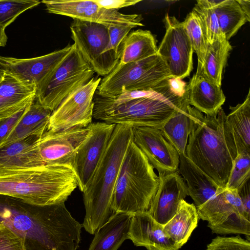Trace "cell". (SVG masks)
<instances>
[{
  "label": "cell",
  "instance_id": "7bdbcfd3",
  "mask_svg": "<svg viewBox=\"0 0 250 250\" xmlns=\"http://www.w3.org/2000/svg\"><path fill=\"white\" fill-rule=\"evenodd\" d=\"M5 29V28L0 24V47L5 46L7 43L8 38Z\"/></svg>",
  "mask_w": 250,
  "mask_h": 250
},
{
  "label": "cell",
  "instance_id": "d4e9b609",
  "mask_svg": "<svg viewBox=\"0 0 250 250\" xmlns=\"http://www.w3.org/2000/svg\"><path fill=\"white\" fill-rule=\"evenodd\" d=\"M131 213L113 212L95 232L88 250H117L128 239Z\"/></svg>",
  "mask_w": 250,
  "mask_h": 250
},
{
  "label": "cell",
  "instance_id": "836d02e7",
  "mask_svg": "<svg viewBox=\"0 0 250 250\" xmlns=\"http://www.w3.org/2000/svg\"><path fill=\"white\" fill-rule=\"evenodd\" d=\"M40 3L36 0H0V24L5 28L22 13Z\"/></svg>",
  "mask_w": 250,
  "mask_h": 250
},
{
  "label": "cell",
  "instance_id": "8fae6325",
  "mask_svg": "<svg viewBox=\"0 0 250 250\" xmlns=\"http://www.w3.org/2000/svg\"><path fill=\"white\" fill-rule=\"evenodd\" d=\"M101 79L93 77L66 97L52 112L47 130L58 131L88 126L92 122L93 99Z\"/></svg>",
  "mask_w": 250,
  "mask_h": 250
},
{
  "label": "cell",
  "instance_id": "2e32d148",
  "mask_svg": "<svg viewBox=\"0 0 250 250\" xmlns=\"http://www.w3.org/2000/svg\"><path fill=\"white\" fill-rule=\"evenodd\" d=\"M89 126L65 130H47L40 138L39 151L44 166L72 168L75 153L89 132Z\"/></svg>",
  "mask_w": 250,
  "mask_h": 250
},
{
  "label": "cell",
  "instance_id": "ba28073f",
  "mask_svg": "<svg viewBox=\"0 0 250 250\" xmlns=\"http://www.w3.org/2000/svg\"><path fill=\"white\" fill-rule=\"evenodd\" d=\"M94 73L73 44L68 55L37 88L35 100L53 112L70 94L88 83Z\"/></svg>",
  "mask_w": 250,
  "mask_h": 250
},
{
  "label": "cell",
  "instance_id": "4fadbf2b",
  "mask_svg": "<svg viewBox=\"0 0 250 250\" xmlns=\"http://www.w3.org/2000/svg\"><path fill=\"white\" fill-rule=\"evenodd\" d=\"M116 124L91 123L89 132L78 148L72 169L79 189L84 192L89 185L105 152Z\"/></svg>",
  "mask_w": 250,
  "mask_h": 250
},
{
  "label": "cell",
  "instance_id": "9c48e42d",
  "mask_svg": "<svg viewBox=\"0 0 250 250\" xmlns=\"http://www.w3.org/2000/svg\"><path fill=\"white\" fill-rule=\"evenodd\" d=\"M196 208L199 219L208 222L212 233L244 234L250 241V219L244 212L237 189L220 187L212 198Z\"/></svg>",
  "mask_w": 250,
  "mask_h": 250
},
{
  "label": "cell",
  "instance_id": "e0dca14e",
  "mask_svg": "<svg viewBox=\"0 0 250 250\" xmlns=\"http://www.w3.org/2000/svg\"><path fill=\"white\" fill-rule=\"evenodd\" d=\"M72 45L35 58L18 59L1 56L5 72L37 88L53 72L70 51Z\"/></svg>",
  "mask_w": 250,
  "mask_h": 250
},
{
  "label": "cell",
  "instance_id": "5b68a950",
  "mask_svg": "<svg viewBox=\"0 0 250 250\" xmlns=\"http://www.w3.org/2000/svg\"><path fill=\"white\" fill-rule=\"evenodd\" d=\"M77 187L72 168L65 166L0 171V195L34 205L65 202Z\"/></svg>",
  "mask_w": 250,
  "mask_h": 250
},
{
  "label": "cell",
  "instance_id": "484cf974",
  "mask_svg": "<svg viewBox=\"0 0 250 250\" xmlns=\"http://www.w3.org/2000/svg\"><path fill=\"white\" fill-rule=\"evenodd\" d=\"M52 112L35 99L0 147L30 135L42 136L47 130Z\"/></svg>",
  "mask_w": 250,
  "mask_h": 250
},
{
  "label": "cell",
  "instance_id": "f6af8a7d",
  "mask_svg": "<svg viewBox=\"0 0 250 250\" xmlns=\"http://www.w3.org/2000/svg\"><path fill=\"white\" fill-rule=\"evenodd\" d=\"M1 76H0V77H1Z\"/></svg>",
  "mask_w": 250,
  "mask_h": 250
},
{
  "label": "cell",
  "instance_id": "cb8c5ba5",
  "mask_svg": "<svg viewBox=\"0 0 250 250\" xmlns=\"http://www.w3.org/2000/svg\"><path fill=\"white\" fill-rule=\"evenodd\" d=\"M178 172L186 182L188 194L196 208L206 203L217 192L220 187L194 164L186 154L179 155Z\"/></svg>",
  "mask_w": 250,
  "mask_h": 250
},
{
  "label": "cell",
  "instance_id": "603a6c76",
  "mask_svg": "<svg viewBox=\"0 0 250 250\" xmlns=\"http://www.w3.org/2000/svg\"><path fill=\"white\" fill-rule=\"evenodd\" d=\"M200 113L189 104L186 90L179 108L160 129L179 155L186 154L189 135Z\"/></svg>",
  "mask_w": 250,
  "mask_h": 250
},
{
  "label": "cell",
  "instance_id": "1f68e13d",
  "mask_svg": "<svg viewBox=\"0 0 250 250\" xmlns=\"http://www.w3.org/2000/svg\"><path fill=\"white\" fill-rule=\"evenodd\" d=\"M197 15L208 43L226 39L220 28L215 12L208 0H197L193 8Z\"/></svg>",
  "mask_w": 250,
  "mask_h": 250
},
{
  "label": "cell",
  "instance_id": "4dcf8cb0",
  "mask_svg": "<svg viewBox=\"0 0 250 250\" xmlns=\"http://www.w3.org/2000/svg\"><path fill=\"white\" fill-rule=\"evenodd\" d=\"M216 15L221 31L229 41L248 21L236 0H208Z\"/></svg>",
  "mask_w": 250,
  "mask_h": 250
},
{
  "label": "cell",
  "instance_id": "277c9868",
  "mask_svg": "<svg viewBox=\"0 0 250 250\" xmlns=\"http://www.w3.org/2000/svg\"><path fill=\"white\" fill-rule=\"evenodd\" d=\"M132 140V125H116L98 167L87 188L83 192L85 215L82 227L91 234H94L113 213L111 201L114 187Z\"/></svg>",
  "mask_w": 250,
  "mask_h": 250
},
{
  "label": "cell",
  "instance_id": "8d00e7d4",
  "mask_svg": "<svg viewBox=\"0 0 250 250\" xmlns=\"http://www.w3.org/2000/svg\"><path fill=\"white\" fill-rule=\"evenodd\" d=\"M134 28L135 27L129 25L107 26L110 45L119 58L122 43L131 29Z\"/></svg>",
  "mask_w": 250,
  "mask_h": 250
},
{
  "label": "cell",
  "instance_id": "8992f818",
  "mask_svg": "<svg viewBox=\"0 0 250 250\" xmlns=\"http://www.w3.org/2000/svg\"><path fill=\"white\" fill-rule=\"evenodd\" d=\"M159 186V177L146 157L133 142L122 162L111 201L113 212L148 211Z\"/></svg>",
  "mask_w": 250,
  "mask_h": 250
},
{
  "label": "cell",
  "instance_id": "7c38bea8",
  "mask_svg": "<svg viewBox=\"0 0 250 250\" xmlns=\"http://www.w3.org/2000/svg\"><path fill=\"white\" fill-rule=\"evenodd\" d=\"M166 33L158 47L157 54L165 62L172 77L182 80L193 69L194 50L183 22L167 14Z\"/></svg>",
  "mask_w": 250,
  "mask_h": 250
},
{
  "label": "cell",
  "instance_id": "f1b7e54d",
  "mask_svg": "<svg viewBox=\"0 0 250 250\" xmlns=\"http://www.w3.org/2000/svg\"><path fill=\"white\" fill-rule=\"evenodd\" d=\"M226 122L231 132L237 154L250 153V91L245 101L229 107Z\"/></svg>",
  "mask_w": 250,
  "mask_h": 250
},
{
  "label": "cell",
  "instance_id": "52a82bcc",
  "mask_svg": "<svg viewBox=\"0 0 250 250\" xmlns=\"http://www.w3.org/2000/svg\"><path fill=\"white\" fill-rule=\"evenodd\" d=\"M171 77L167 64L157 53L135 62L125 64L118 62L101 79L96 93L114 99L125 92L154 88Z\"/></svg>",
  "mask_w": 250,
  "mask_h": 250
},
{
  "label": "cell",
  "instance_id": "74e56055",
  "mask_svg": "<svg viewBox=\"0 0 250 250\" xmlns=\"http://www.w3.org/2000/svg\"><path fill=\"white\" fill-rule=\"evenodd\" d=\"M0 250H24L21 240L1 224H0Z\"/></svg>",
  "mask_w": 250,
  "mask_h": 250
},
{
  "label": "cell",
  "instance_id": "44dd1931",
  "mask_svg": "<svg viewBox=\"0 0 250 250\" xmlns=\"http://www.w3.org/2000/svg\"><path fill=\"white\" fill-rule=\"evenodd\" d=\"M36 87L4 72L0 79V120L12 117L35 100Z\"/></svg>",
  "mask_w": 250,
  "mask_h": 250
},
{
  "label": "cell",
  "instance_id": "d6986e66",
  "mask_svg": "<svg viewBox=\"0 0 250 250\" xmlns=\"http://www.w3.org/2000/svg\"><path fill=\"white\" fill-rule=\"evenodd\" d=\"M128 239L137 247L147 250H179L165 233L164 226L157 222L148 211L132 213Z\"/></svg>",
  "mask_w": 250,
  "mask_h": 250
},
{
  "label": "cell",
  "instance_id": "83f0119b",
  "mask_svg": "<svg viewBox=\"0 0 250 250\" xmlns=\"http://www.w3.org/2000/svg\"><path fill=\"white\" fill-rule=\"evenodd\" d=\"M154 36L147 30L130 32L122 43L119 63L122 64L139 61L157 53Z\"/></svg>",
  "mask_w": 250,
  "mask_h": 250
},
{
  "label": "cell",
  "instance_id": "7402d4cb",
  "mask_svg": "<svg viewBox=\"0 0 250 250\" xmlns=\"http://www.w3.org/2000/svg\"><path fill=\"white\" fill-rule=\"evenodd\" d=\"M188 103L205 115L216 116L226 100L219 86L196 72L187 85Z\"/></svg>",
  "mask_w": 250,
  "mask_h": 250
},
{
  "label": "cell",
  "instance_id": "ffe728a7",
  "mask_svg": "<svg viewBox=\"0 0 250 250\" xmlns=\"http://www.w3.org/2000/svg\"><path fill=\"white\" fill-rule=\"evenodd\" d=\"M41 137L30 135L0 147V171L44 166L39 151Z\"/></svg>",
  "mask_w": 250,
  "mask_h": 250
},
{
  "label": "cell",
  "instance_id": "e575fe53",
  "mask_svg": "<svg viewBox=\"0 0 250 250\" xmlns=\"http://www.w3.org/2000/svg\"><path fill=\"white\" fill-rule=\"evenodd\" d=\"M250 178V153L238 154L235 157L226 188L237 189Z\"/></svg>",
  "mask_w": 250,
  "mask_h": 250
},
{
  "label": "cell",
  "instance_id": "ac0fdd59",
  "mask_svg": "<svg viewBox=\"0 0 250 250\" xmlns=\"http://www.w3.org/2000/svg\"><path fill=\"white\" fill-rule=\"evenodd\" d=\"M158 177V188L148 212L164 226L175 215L180 201L188 194L186 182L178 171Z\"/></svg>",
  "mask_w": 250,
  "mask_h": 250
},
{
  "label": "cell",
  "instance_id": "30bf717a",
  "mask_svg": "<svg viewBox=\"0 0 250 250\" xmlns=\"http://www.w3.org/2000/svg\"><path fill=\"white\" fill-rule=\"evenodd\" d=\"M73 20L70 29L74 44L95 73L106 76L119 62L110 44L108 25Z\"/></svg>",
  "mask_w": 250,
  "mask_h": 250
},
{
  "label": "cell",
  "instance_id": "ab89813d",
  "mask_svg": "<svg viewBox=\"0 0 250 250\" xmlns=\"http://www.w3.org/2000/svg\"><path fill=\"white\" fill-rule=\"evenodd\" d=\"M100 7L107 10H116L124 7L134 5L141 0H94Z\"/></svg>",
  "mask_w": 250,
  "mask_h": 250
},
{
  "label": "cell",
  "instance_id": "f35d334b",
  "mask_svg": "<svg viewBox=\"0 0 250 250\" xmlns=\"http://www.w3.org/2000/svg\"><path fill=\"white\" fill-rule=\"evenodd\" d=\"M29 105L12 117L0 120V146L19 123Z\"/></svg>",
  "mask_w": 250,
  "mask_h": 250
},
{
  "label": "cell",
  "instance_id": "d590c367",
  "mask_svg": "<svg viewBox=\"0 0 250 250\" xmlns=\"http://www.w3.org/2000/svg\"><path fill=\"white\" fill-rule=\"evenodd\" d=\"M206 250H250V242L239 235L231 237L217 236L207 245Z\"/></svg>",
  "mask_w": 250,
  "mask_h": 250
},
{
  "label": "cell",
  "instance_id": "9a60e30c",
  "mask_svg": "<svg viewBox=\"0 0 250 250\" xmlns=\"http://www.w3.org/2000/svg\"><path fill=\"white\" fill-rule=\"evenodd\" d=\"M132 127L133 142L156 169L159 175L178 171L179 154L160 129L147 126Z\"/></svg>",
  "mask_w": 250,
  "mask_h": 250
},
{
  "label": "cell",
  "instance_id": "bcb514c9",
  "mask_svg": "<svg viewBox=\"0 0 250 250\" xmlns=\"http://www.w3.org/2000/svg\"><path fill=\"white\" fill-rule=\"evenodd\" d=\"M0 76H1V75H0Z\"/></svg>",
  "mask_w": 250,
  "mask_h": 250
},
{
  "label": "cell",
  "instance_id": "ee69618b",
  "mask_svg": "<svg viewBox=\"0 0 250 250\" xmlns=\"http://www.w3.org/2000/svg\"><path fill=\"white\" fill-rule=\"evenodd\" d=\"M5 71V64L2 61L0 56V75H2Z\"/></svg>",
  "mask_w": 250,
  "mask_h": 250
},
{
  "label": "cell",
  "instance_id": "60d3db41",
  "mask_svg": "<svg viewBox=\"0 0 250 250\" xmlns=\"http://www.w3.org/2000/svg\"><path fill=\"white\" fill-rule=\"evenodd\" d=\"M250 179L246 181L237 189L244 212L247 217L250 219Z\"/></svg>",
  "mask_w": 250,
  "mask_h": 250
},
{
  "label": "cell",
  "instance_id": "4316f807",
  "mask_svg": "<svg viewBox=\"0 0 250 250\" xmlns=\"http://www.w3.org/2000/svg\"><path fill=\"white\" fill-rule=\"evenodd\" d=\"M199 218L194 204L182 200L173 217L165 225L166 234L180 248L188 240L197 227Z\"/></svg>",
  "mask_w": 250,
  "mask_h": 250
},
{
  "label": "cell",
  "instance_id": "d6a6232c",
  "mask_svg": "<svg viewBox=\"0 0 250 250\" xmlns=\"http://www.w3.org/2000/svg\"><path fill=\"white\" fill-rule=\"evenodd\" d=\"M183 23L191 41L194 52L197 55V66H200L204 62L208 43L202 30L199 19L192 10L187 15Z\"/></svg>",
  "mask_w": 250,
  "mask_h": 250
},
{
  "label": "cell",
  "instance_id": "6da1fadb",
  "mask_svg": "<svg viewBox=\"0 0 250 250\" xmlns=\"http://www.w3.org/2000/svg\"><path fill=\"white\" fill-rule=\"evenodd\" d=\"M0 224L21 241L24 250H77L82 224L65 202L37 206L0 195Z\"/></svg>",
  "mask_w": 250,
  "mask_h": 250
},
{
  "label": "cell",
  "instance_id": "f546056e",
  "mask_svg": "<svg viewBox=\"0 0 250 250\" xmlns=\"http://www.w3.org/2000/svg\"><path fill=\"white\" fill-rule=\"evenodd\" d=\"M232 47L226 39L217 40L208 44L203 63L197 66L196 72L204 77L221 86L222 74Z\"/></svg>",
  "mask_w": 250,
  "mask_h": 250
},
{
  "label": "cell",
  "instance_id": "7a4b0ae2",
  "mask_svg": "<svg viewBox=\"0 0 250 250\" xmlns=\"http://www.w3.org/2000/svg\"><path fill=\"white\" fill-rule=\"evenodd\" d=\"M187 85L182 80L171 77L146 90L144 96L119 104L95 93L93 118L108 124L161 129L180 107Z\"/></svg>",
  "mask_w": 250,
  "mask_h": 250
},
{
  "label": "cell",
  "instance_id": "b9f144b4",
  "mask_svg": "<svg viewBox=\"0 0 250 250\" xmlns=\"http://www.w3.org/2000/svg\"><path fill=\"white\" fill-rule=\"evenodd\" d=\"M242 11L245 14L248 21H250V1L246 0H236Z\"/></svg>",
  "mask_w": 250,
  "mask_h": 250
},
{
  "label": "cell",
  "instance_id": "5bb4252c",
  "mask_svg": "<svg viewBox=\"0 0 250 250\" xmlns=\"http://www.w3.org/2000/svg\"><path fill=\"white\" fill-rule=\"evenodd\" d=\"M42 2L48 12L73 19L114 26H144L141 14H125L107 10L99 7L94 0H44Z\"/></svg>",
  "mask_w": 250,
  "mask_h": 250
},
{
  "label": "cell",
  "instance_id": "3957f363",
  "mask_svg": "<svg viewBox=\"0 0 250 250\" xmlns=\"http://www.w3.org/2000/svg\"><path fill=\"white\" fill-rule=\"evenodd\" d=\"M226 116L222 107L213 117L200 112L186 150L188 158L222 188H226L237 155Z\"/></svg>",
  "mask_w": 250,
  "mask_h": 250
}]
</instances>
